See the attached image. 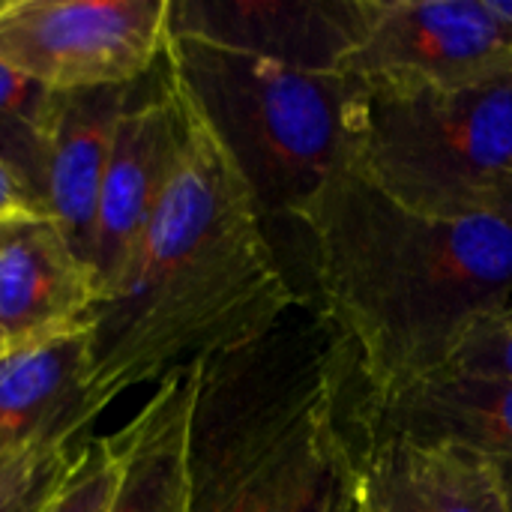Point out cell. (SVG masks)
Segmentation results:
<instances>
[{"mask_svg":"<svg viewBox=\"0 0 512 512\" xmlns=\"http://www.w3.org/2000/svg\"><path fill=\"white\" fill-rule=\"evenodd\" d=\"M315 306L342 336L360 402L450 366L468 333L512 303L510 219H432L363 174L327 180L297 213Z\"/></svg>","mask_w":512,"mask_h":512,"instance_id":"6da1fadb","label":"cell"},{"mask_svg":"<svg viewBox=\"0 0 512 512\" xmlns=\"http://www.w3.org/2000/svg\"><path fill=\"white\" fill-rule=\"evenodd\" d=\"M186 108L180 171L126 282L96 303L87 324L93 390L105 405L180 366L258 342L306 303L243 177Z\"/></svg>","mask_w":512,"mask_h":512,"instance_id":"7a4b0ae2","label":"cell"},{"mask_svg":"<svg viewBox=\"0 0 512 512\" xmlns=\"http://www.w3.org/2000/svg\"><path fill=\"white\" fill-rule=\"evenodd\" d=\"M165 63L270 222H294L315 192L357 171L369 87L171 33Z\"/></svg>","mask_w":512,"mask_h":512,"instance_id":"3957f363","label":"cell"},{"mask_svg":"<svg viewBox=\"0 0 512 512\" xmlns=\"http://www.w3.org/2000/svg\"><path fill=\"white\" fill-rule=\"evenodd\" d=\"M366 87L357 174L420 216L512 222V69L459 87L402 78Z\"/></svg>","mask_w":512,"mask_h":512,"instance_id":"277c9868","label":"cell"},{"mask_svg":"<svg viewBox=\"0 0 512 512\" xmlns=\"http://www.w3.org/2000/svg\"><path fill=\"white\" fill-rule=\"evenodd\" d=\"M348 354L309 303L267 336L201 360L189 435V512H258L279 450L324 372Z\"/></svg>","mask_w":512,"mask_h":512,"instance_id":"5b68a950","label":"cell"},{"mask_svg":"<svg viewBox=\"0 0 512 512\" xmlns=\"http://www.w3.org/2000/svg\"><path fill=\"white\" fill-rule=\"evenodd\" d=\"M168 39L171 0H0V63L54 93L138 84Z\"/></svg>","mask_w":512,"mask_h":512,"instance_id":"8992f818","label":"cell"},{"mask_svg":"<svg viewBox=\"0 0 512 512\" xmlns=\"http://www.w3.org/2000/svg\"><path fill=\"white\" fill-rule=\"evenodd\" d=\"M186 132L189 108L162 57V63L132 87L114 132L90 261L99 303L126 282L180 171Z\"/></svg>","mask_w":512,"mask_h":512,"instance_id":"52a82bcc","label":"cell"},{"mask_svg":"<svg viewBox=\"0 0 512 512\" xmlns=\"http://www.w3.org/2000/svg\"><path fill=\"white\" fill-rule=\"evenodd\" d=\"M512 69V27L486 0H366V27L342 72L441 87Z\"/></svg>","mask_w":512,"mask_h":512,"instance_id":"ba28073f","label":"cell"},{"mask_svg":"<svg viewBox=\"0 0 512 512\" xmlns=\"http://www.w3.org/2000/svg\"><path fill=\"white\" fill-rule=\"evenodd\" d=\"M366 0H171V33L306 72H342Z\"/></svg>","mask_w":512,"mask_h":512,"instance_id":"9c48e42d","label":"cell"},{"mask_svg":"<svg viewBox=\"0 0 512 512\" xmlns=\"http://www.w3.org/2000/svg\"><path fill=\"white\" fill-rule=\"evenodd\" d=\"M99 288L48 213L0 222V354L90 324Z\"/></svg>","mask_w":512,"mask_h":512,"instance_id":"30bf717a","label":"cell"},{"mask_svg":"<svg viewBox=\"0 0 512 512\" xmlns=\"http://www.w3.org/2000/svg\"><path fill=\"white\" fill-rule=\"evenodd\" d=\"M105 408L93 390L87 327L0 354V456L72 453Z\"/></svg>","mask_w":512,"mask_h":512,"instance_id":"8fae6325","label":"cell"},{"mask_svg":"<svg viewBox=\"0 0 512 512\" xmlns=\"http://www.w3.org/2000/svg\"><path fill=\"white\" fill-rule=\"evenodd\" d=\"M351 351L342 354L300 408L258 512H363L360 444L348 408Z\"/></svg>","mask_w":512,"mask_h":512,"instance_id":"7c38bea8","label":"cell"},{"mask_svg":"<svg viewBox=\"0 0 512 512\" xmlns=\"http://www.w3.org/2000/svg\"><path fill=\"white\" fill-rule=\"evenodd\" d=\"M351 423L366 435L450 444L498 465H512V381L507 378L441 369L387 399H357Z\"/></svg>","mask_w":512,"mask_h":512,"instance_id":"4fadbf2b","label":"cell"},{"mask_svg":"<svg viewBox=\"0 0 512 512\" xmlns=\"http://www.w3.org/2000/svg\"><path fill=\"white\" fill-rule=\"evenodd\" d=\"M363 512H512L504 468L450 444L360 432Z\"/></svg>","mask_w":512,"mask_h":512,"instance_id":"5bb4252c","label":"cell"},{"mask_svg":"<svg viewBox=\"0 0 512 512\" xmlns=\"http://www.w3.org/2000/svg\"><path fill=\"white\" fill-rule=\"evenodd\" d=\"M201 360L156 381L114 432L117 483L108 512H189V435Z\"/></svg>","mask_w":512,"mask_h":512,"instance_id":"9a60e30c","label":"cell"},{"mask_svg":"<svg viewBox=\"0 0 512 512\" xmlns=\"http://www.w3.org/2000/svg\"><path fill=\"white\" fill-rule=\"evenodd\" d=\"M132 87L135 84L96 87L60 96L51 138L45 210L87 267L93 261L96 213L111 144Z\"/></svg>","mask_w":512,"mask_h":512,"instance_id":"2e32d148","label":"cell"},{"mask_svg":"<svg viewBox=\"0 0 512 512\" xmlns=\"http://www.w3.org/2000/svg\"><path fill=\"white\" fill-rule=\"evenodd\" d=\"M60 96L0 63V162L42 207Z\"/></svg>","mask_w":512,"mask_h":512,"instance_id":"e0dca14e","label":"cell"},{"mask_svg":"<svg viewBox=\"0 0 512 512\" xmlns=\"http://www.w3.org/2000/svg\"><path fill=\"white\" fill-rule=\"evenodd\" d=\"M117 483V441L96 435L81 444L42 512H108Z\"/></svg>","mask_w":512,"mask_h":512,"instance_id":"ac0fdd59","label":"cell"},{"mask_svg":"<svg viewBox=\"0 0 512 512\" xmlns=\"http://www.w3.org/2000/svg\"><path fill=\"white\" fill-rule=\"evenodd\" d=\"M75 450H18L0 456V512H42Z\"/></svg>","mask_w":512,"mask_h":512,"instance_id":"d6986e66","label":"cell"},{"mask_svg":"<svg viewBox=\"0 0 512 512\" xmlns=\"http://www.w3.org/2000/svg\"><path fill=\"white\" fill-rule=\"evenodd\" d=\"M453 372L462 375H480V378H507L512 381V321L498 312L486 321H480L456 357L450 360Z\"/></svg>","mask_w":512,"mask_h":512,"instance_id":"ffe728a7","label":"cell"},{"mask_svg":"<svg viewBox=\"0 0 512 512\" xmlns=\"http://www.w3.org/2000/svg\"><path fill=\"white\" fill-rule=\"evenodd\" d=\"M30 213H48L33 195L30 189L0 162V222L6 219H18V216H30Z\"/></svg>","mask_w":512,"mask_h":512,"instance_id":"44dd1931","label":"cell"},{"mask_svg":"<svg viewBox=\"0 0 512 512\" xmlns=\"http://www.w3.org/2000/svg\"><path fill=\"white\" fill-rule=\"evenodd\" d=\"M489 3V9L507 24V27H512V0H486Z\"/></svg>","mask_w":512,"mask_h":512,"instance_id":"7402d4cb","label":"cell"},{"mask_svg":"<svg viewBox=\"0 0 512 512\" xmlns=\"http://www.w3.org/2000/svg\"><path fill=\"white\" fill-rule=\"evenodd\" d=\"M504 468V483H507V495H510V510H512V465H501Z\"/></svg>","mask_w":512,"mask_h":512,"instance_id":"603a6c76","label":"cell"},{"mask_svg":"<svg viewBox=\"0 0 512 512\" xmlns=\"http://www.w3.org/2000/svg\"><path fill=\"white\" fill-rule=\"evenodd\" d=\"M504 315H507V318H510V321H512V303H510V306H507V309H504Z\"/></svg>","mask_w":512,"mask_h":512,"instance_id":"cb8c5ba5","label":"cell"}]
</instances>
